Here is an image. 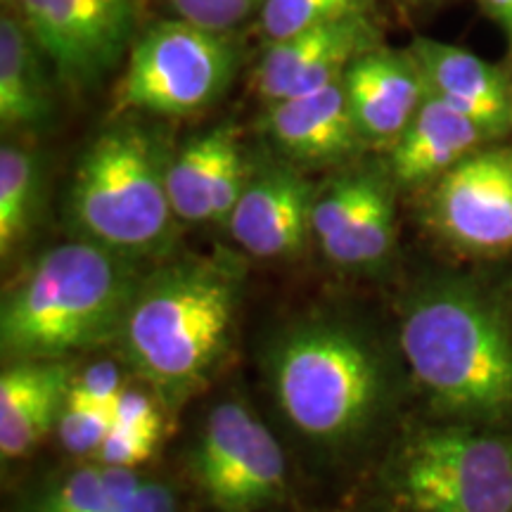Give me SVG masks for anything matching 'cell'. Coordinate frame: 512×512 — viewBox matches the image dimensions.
<instances>
[{
    "instance_id": "8992f818",
    "label": "cell",
    "mask_w": 512,
    "mask_h": 512,
    "mask_svg": "<svg viewBox=\"0 0 512 512\" xmlns=\"http://www.w3.org/2000/svg\"><path fill=\"white\" fill-rule=\"evenodd\" d=\"M382 479L396 512H512V432L453 420L418 427Z\"/></svg>"
},
{
    "instance_id": "9c48e42d",
    "label": "cell",
    "mask_w": 512,
    "mask_h": 512,
    "mask_svg": "<svg viewBox=\"0 0 512 512\" xmlns=\"http://www.w3.org/2000/svg\"><path fill=\"white\" fill-rule=\"evenodd\" d=\"M62 83L91 88L117 67L136 34L140 0H5Z\"/></svg>"
},
{
    "instance_id": "52a82bcc",
    "label": "cell",
    "mask_w": 512,
    "mask_h": 512,
    "mask_svg": "<svg viewBox=\"0 0 512 512\" xmlns=\"http://www.w3.org/2000/svg\"><path fill=\"white\" fill-rule=\"evenodd\" d=\"M238 67L240 48L230 34L178 17L157 22L131 46L114 88V114L190 117L223 98Z\"/></svg>"
},
{
    "instance_id": "cb8c5ba5",
    "label": "cell",
    "mask_w": 512,
    "mask_h": 512,
    "mask_svg": "<svg viewBox=\"0 0 512 512\" xmlns=\"http://www.w3.org/2000/svg\"><path fill=\"white\" fill-rule=\"evenodd\" d=\"M112 430V411L91 406V403L72 399L64 403V411L57 422L55 432L64 451L72 456H91L100 451L102 441Z\"/></svg>"
},
{
    "instance_id": "484cf974",
    "label": "cell",
    "mask_w": 512,
    "mask_h": 512,
    "mask_svg": "<svg viewBox=\"0 0 512 512\" xmlns=\"http://www.w3.org/2000/svg\"><path fill=\"white\" fill-rule=\"evenodd\" d=\"M162 437L164 422L162 425H114L112 422V430L102 441L100 451L95 453L93 460L102 465L138 470L145 460L152 458Z\"/></svg>"
},
{
    "instance_id": "30bf717a",
    "label": "cell",
    "mask_w": 512,
    "mask_h": 512,
    "mask_svg": "<svg viewBox=\"0 0 512 512\" xmlns=\"http://www.w3.org/2000/svg\"><path fill=\"white\" fill-rule=\"evenodd\" d=\"M427 226L465 256L512 252V147L486 145L432 185Z\"/></svg>"
},
{
    "instance_id": "d6986e66",
    "label": "cell",
    "mask_w": 512,
    "mask_h": 512,
    "mask_svg": "<svg viewBox=\"0 0 512 512\" xmlns=\"http://www.w3.org/2000/svg\"><path fill=\"white\" fill-rule=\"evenodd\" d=\"M74 370L67 361H17L0 375V456H29L60 422Z\"/></svg>"
},
{
    "instance_id": "44dd1931",
    "label": "cell",
    "mask_w": 512,
    "mask_h": 512,
    "mask_svg": "<svg viewBox=\"0 0 512 512\" xmlns=\"http://www.w3.org/2000/svg\"><path fill=\"white\" fill-rule=\"evenodd\" d=\"M43 207V162L19 143L0 147V256L8 261L38 226Z\"/></svg>"
},
{
    "instance_id": "83f0119b",
    "label": "cell",
    "mask_w": 512,
    "mask_h": 512,
    "mask_svg": "<svg viewBox=\"0 0 512 512\" xmlns=\"http://www.w3.org/2000/svg\"><path fill=\"white\" fill-rule=\"evenodd\" d=\"M110 512H178V498L169 484L147 479L143 489Z\"/></svg>"
},
{
    "instance_id": "2e32d148",
    "label": "cell",
    "mask_w": 512,
    "mask_h": 512,
    "mask_svg": "<svg viewBox=\"0 0 512 512\" xmlns=\"http://www.w3.org/2000/svg\"><path fill=\"white\" fill-rule=\"evenodd\" d=\"M266 138L294 166H344L366 150L351 117L344 83L266 105Z\"/></svg>"
},
{
    "instance_id": "277c9868",
    "label": "cell",
    "mask_w": 512,
    "mask_h": 512,
    "mask_svg": "<svg viewBox=\"0 0 512 512\" xmlns=\"http://www.w3.org/2000/svg\"><path fill=\"white\" fill-rule=\"evenodd\" d=\"M264 366L275 406L313 446H354L375 430L392 399L382 351L335 320H309L280 332Z\"/></svg>"
},
{
    "instance_id": "f546056e",
    "label": "cell",
    "mask_w": 512,
    "mask_h": 512,
    "mask_svg": "<svg viewBox=\"0 0 512 512\" xmlns=\"http://www.w3.org/2000/svg\"><path fill=\"white\" fill-rule=\"evenodd\" d=\"M510 55H512V36H510ZM512 74V72H510Z\"/></svg>"
},
{
    "instance_id": "ffe728a7",
    "label": "cell",
    "mask_w": 512,
    "mask_h": 512,
    "mask_svg": "<svg viewBox=\"0 0 512 512\" xmlns=\"http://www.w3.org/2000/svg\"><path fill=\"white\" fill-rule=\"evenodd\" d=\"M46 53L19 19H0V126L3 131H41L53 119Z\"/></svg>"
},
{
    "instance_id": "3957f363",
    "label": "cell",
    "mask_w": 512,
    "mask_h": 512,
    "mask_svg": "<svg viewBox=\"0 0 512 512\" xmlns=\"http://www.w3.org/2000/svg\"><path fill=\"white\" fill-rule=\"evenodd\" d=\"M143 278L138 261L93 242L46 249L3 294V358L67 361L117 342Z\"/></svg>"
},
{
    "instance_id": "e0dca14e",
    "label": "cell",
    "mask_w": 512,
    "mask_h": 512,
    "mask_svg": "<svg viewBox=\"0 0 512 512\" xmlns=\"http://www.w3.org/2000/svg\"><path fill=\"white\" fill-rule=\"evenodd\" d=\"M427 88L463 112L491 140L512 133V74L453 43L418 36L408 48Z\"/></svg>"
},
{
    "instance_id": "ac0fdd59",
    "label": "cell",
    "mask_w": 512,
    "mask_h": 512,
    "mask_svg": "<svg viewBox=\"0 0 512 512\" xmlns=\"http://www.w3.org/2000/svg\"><path fill=\"white\" fill-rule=\"evenodd\" d=\"M491 143L494 140L475 121L430 91L411 126L387 152V169L396 188L434 185L453 166Z\"/></svg>"
},
{
    "instance_id": "8fae6325",
    "label": "cell",
    "mask_w": 512,
    "mask_h": 512,
    "mask_svg": "<svg viewBox=\"0 0 512 512\" xmlns=\"http://www.w3.org/2000/svg\"><path fill=\"white\" fill-rule=\"evenodd\" d=\"M394 190L387 164L358 166L318 188L311 235L332 266L373 273L387 264L396 247Z\"/></svg>"
},
{
    "instance_id": "7402d4cb",
    "label": "cell",
    "mask_w": 512,
    "mask_h": 512,
    "mask_svg": "<svg viewBox=\"0 0 512 512\" xmlns=\"http://www.w3.org/2000/svg\"><path fill=\"white\" fill-rule=\"evenodd\" d=\"M145 482L147 477L131 467L95 463L50 486L27 512H110L138 494Z\"/></svg>"
},
{
    "instance_id": "d4e9b609",
    "label": "cell",
    "mask_w": 512,
    "mask_h": 512,
    "mask_svg": "<svg viewBox=\"0 0 512 512\" xmlns=\"http://www.w3.org/2000/svg\"><path fill=\"white\" fill-rule=\"evenodd\" d=\"M266 0H169L174 17L216 34H233L235 29L259 17Z\"/></svg>"
},
{
    "instance_id": "5bb4252c",
    "label": "cell",
    "mask_w": 512,
    "mask_h": 512,
    "mask_svg": "<svg viewBox=\"0 0 512 512\" xmlns=\"http://www.w3.org/2000/svg\"><path fill=\"white\" fill-rule=\"evenodd\" d=\"M375 46H380V36L368 17L344 19L268 43L256 67L254 88L266 105L323 91L342 81L351 62Z\"/></svg>"
},
{
    "instance_id": "4316f807",
    "label": "cell",
    "mask_w": 512,
    "mask_h": 512,
    "mask_svg": "<svg viewBox=\"0 0 512 512\" xmlns=\"http://www.w3.org/2000/svg\"><path fill=\"white\" fill-rule=\"evenodd\" d=\"M124 368L126 366H121L117 361L93 363V366L81 370V373H74L69 396L91 403V406L105 408V411H112V406L128 387Z\"/></svg>"
},
{
    "instance_id": "f1b7e54d",
    "label": "cell",
    "mask_w": 512,
    "mask_h": 512,
    "mask_svg": "<svg viewBox=\"0 0 512 512\" xmlns=\"http://www.w3.org/2000/svg\"><path fill=\"white\" fill-rule=\"evenodd\" d=\"M486 15H489L494 22L501 24V27L512 36V0H479Z\"/></svg>"
},
{
    "instance_id": "7c38bea8",
    "label": "cell",
    "mask_w": 512,
    "mask_h": 512,
    "mask_svg": "<svg viewBox=\"0 0 512 512\" xmlns=\"http://www.w3.org/2000/svg\"><path fill=\"white\" fill-rule=\"evenodd\" d=\"M318 188L299 166L268 164L249 176L226 223L230 238L256 259H290L302 254L311 235Z\"/></svg>"
},
{
    "instance_id": "9a60e30c",
    "label": "cell",
    "mask_w": 512,
    "mask_h": 512,
    "mask_svg": "<svg viewBox=\"0 0 512 512\" xmlns=\"http://www.w3.org/2000/svg\"><path fill=\"white\" fill-rule=\"evenodd\" d=\"M342 83L363 145L387 152L411 126L430 93L411 50L384 46L356 57Z\"/></svg>"
},
{
    "instance_id": "ba28073f",
    "label": "cell",
    "mask_w": 512,
    "mask_h": 512,
    "mask_svg": "<svg viewBox=\"0 0 512 512\" xmlns=\"http://www.w3.org/2000/svg\"><path fill=\"white\" fill-rule=\"evenodd\" d=\"M192 475L221 512H256L287 489L283 446L242 401L214 406L192 451Z\"/></svg>"
},
{
    "instance_id": "4fadbf2b",
    "label": "cell",
    "mask_w": 512,
    "mask_h": 512,
    "mask_svg": "<svg viewBox=\"0 0 512 512\" xmlns=\"http://www.w3.org/2000/svg\"><path fill=\"white\" fill-rule=\"evenodd\" d=\"M254 166L240 131L219 124L178 145L166 166L169 200L178 221L226 226Z\"/></svg>"
},
{
    "instance_id": "6da1fadb",
    "label": "cell",
    "mask_w": 512,
    "mask_h": 512,
    "mask_svg": "<svg viewBox=\"0 0 512 512\" xmlns=\"http://www.w3.org/2000/svg\"><path fill=\"white\" fill-rule=\"evenodd\" d=\"M399 344L439 413L467 425H512V325L477 283L420 285L401 309Z\"/></svg>"
},
{
    "instance_id": "7a4b0ae2",
    "label": "cell",
    "mask_w": 512,
    "mask_h": 512,
    "mask_svg": "<svg viewBox=\"0 0 512 512\" xmlns=\"http://www.w3.org/2000/svg\"><path fill=\"white\" fill-rule=\"evenodd\" d=\"M240 294V271L216 256L145 275L117 337L124 366L166 406H181L228 354Z\"/></svg>"
},
{
    "instance_id": "603a6c76",
    "label": "cell",
    "mask_w": 512,
    "mask_h": 512,
    "mask_svg": "<svg viewBox=\"0 0 512 512\" xmlns=\"http://www.w3.org/2000/svg\"><path fill=\"white\" fill-rule=\"evenodd\" d=\"M368 5L370 0H266L259 22L266 41L278 43L344 19L366 17Z\"/></svg>"
},
{
    "instance_id": "5b68a950",
    "label": "cell",
    "mask_w": 512,
    "mask_h": 512,
    "mask_svg": "<svg viewBox=\"0 0 512 512\" xmlns=\"http://www.w3.org/2000/svg\"><path fill=\"white\" fill-rule=\"evenodd\" d=\"M171 150L152 128L119 121L76 164L64 204L76 240L140 261L169 252L176 214L166 166Z\"/></svg>"
}]
</instances>
